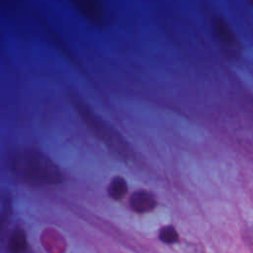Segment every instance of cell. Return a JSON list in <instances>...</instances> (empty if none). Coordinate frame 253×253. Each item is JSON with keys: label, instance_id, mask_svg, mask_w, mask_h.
I'll return each mask as SVG.
<instances>
[{"label": "cell", "instance_id": "1", "mask_svg": "<svg viewBox=\"0 0 253 253\" xmlns=\"http://www.w3.org/2000/svg\"><path fill=\"white\" fill-rule=\"evenodd\" d=\"M10 169L17 179L33 186H50L63 180L60 169L44 154L23 149L10 160Z\"/></svg>", "mask_w": 253, "mask_h": 253}, {"label": "cell", "instance_id": "2", "mask_svg": "<svg viewBox=\"0 0 253 253\" xmlns=\"http://www.w3.org/2000/svg\"><path fill=\"white\" fill-rule=\"evenodd\" d=\"M72 102L85 126L99 140H101L102 143L119 157L126 160L131 158L132 152L130 148L115 130L94 115L93 112H91V110L78 98L73 97Z\"/></svg>", "mask_w": 253, "mask_h": 253}, {"label": "cell", "instance_id": "3", "mask_svg": "<svg viewBox=\"0 0 253 253\" xmlns=\"http://www.w3.org/2000/svg\"><path fill=\"white\" fill-rule=\"evenodd\" d=\"M72 6L90 24L103 26L107 21L106 9L102 0H69Z\"/></svg>", "mask_w": 253, "mask_h": 253}, {"label": "cell", "instance_id": "4", "mask_svg": "<svg viewBox=\"0 0 253 253\" xmlns=\"http://www.w3.org/2000/svg\"><path fill=\"white\" fill-rule=\"evenodd\" d=\"M212 31L213 34L220 44H222L225 48H234L237 41L235 35L228 25V23L221 17L215 16L212 19Z\"/></svg>", "mask_w": 253, "mask_h": 253}, {"label": "cell", "instance_id": "5", "mask_svg": "<svg viewBox=\"0 0 253 253\" xmlns=\"http://www.w3.org/2000/svg\"><path fill=\"white\" fill-rule=\"evenodd\" d=\"M129 206L137 213H146L157 207V200L152 193L146 190H137L130 196Z\"/></svg>", "mask_w": 253, "mask_h": 253}, {"label": "cell", "instance_id": "6", "mask_svg": "<svg viewBox=\"0 0 253 253\" xmlns=\"http://www.w3.org/2000/svg\"><path fill=\"white\" fill-rule=\"evenodd\" d=\"M8 248L11 253H24L28 249V239L26 232L17 228L14 229L8 241Z\"/></svg>", "mask_w": 253, "mask_h": 253}, {"label": "cell", "instance_id": "7", "mask_svg": "<svg viewBox=\"0 0 253 253\" xmlns=\"http://www.w3.org/2000/svg\"><path fill=\"white\" fill-rule=\"evenodd\" d=\"M127 193V184L124 177L115 176L109 186H108V194L111 199L115 201L123 200Z\"/></svg>", "mask_w": 253, "mask_h": 253}, {"label": "cell", "instance_id": "8", "mask_svg": "<svg viewBox=\"0 0 253 253\" xmlns=\"http://www.w3.org/2000/svg\"><path fill=\"white\" fill-rule=\"evenodd\" d=\"M159 239L166 244H174L179 241V234L173 225H165L159 230Z\"/></svg>", "mask_w": 253, "mask_h": 253}, {"label": "cell", "instance_id": "9", "mask_svg": "<svg viewBox=\"0 0 253 253\" xmlns=\"http://www.w3.org/2000/svg\"><path fill=\"white\" fill-rule=\"evenodd\" d=\"M243 240L245 242V244L247 245L249 251L251 253H253V224L247 226L244 230H243Z\"/></svg>", "mask_w": 253, "mask_h": 253}, {"label": "cell", "instance_id": "10", "mask_svg": "<svg viewBox=\"0 0 253 253\" xmlns=\"http://www.w3.org/2000/svg\"><path fill=\"white\" fill-rule=\"evenodd\" d=\"M248 2H249L251 5H253V0H248Z\"/></svg>", "mask_w": 253, "mask_h": 253}]
</instances>
